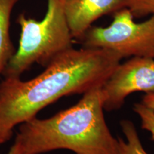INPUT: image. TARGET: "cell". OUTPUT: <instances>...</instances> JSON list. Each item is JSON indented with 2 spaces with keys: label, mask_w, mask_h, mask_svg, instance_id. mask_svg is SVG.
<instances>
[{
  "label": "cell",
  "mask_w": 154,
  "mask_h": 154,
  "mask_svg": "<svg viewBox=\"0 0 154 154\" xmlns=\"http://www.w3.org/2000/svg\"><path fill=\"white\" fill-rule=\"evenodd\" d=\"M122 59L109 49L72 47L57 56L32 79L5 77L0 84V137L8 140L15 126L36 117L62 96L101 87Z\"/></svg>",
  "instance_id": "1"
},
{
  "label": "cell",
  "mask_w": 154,
  "mask_h": 154,
  "mask_svg": "<svg viewBox=\"0 0 154 154\" xmlns=\"http://www.w3.org/2000/svg\"><path fill=\"white\" fill-rule=\"evenodd\" d=\"M126 140L118 138V154H148L144 150L134 125L129 120L120 123Z\"/></svg>",
  "instance_id": "8"
},
{
  "label": "cell",
  "mask_w": 154,
  "mask_h": 154,
  "mask_svg": "<svg viewBox=\"0 0 154 154\" xmlns=\"http://www.w3.org/2000/svg\"><path fill=\"white\" fill-rule=\"evenodd\" d=\"M103 109L113 111L120 109L131 94L154 92V59L131 57L116 67L101 86Z\"/></svg>",
  "instance_id": "5"
},
{
  "label": "cell",
  "mask_w": 154,
  "mask_h": 154,
  "mask_svg": "<svg viewBox=\"0 0 154 154\" xmlns=\"http://www.w3.org/2000/svg\"><path fill=\"white\" fill-rule=\"evenodd\" d=\"M21 0H0V74L15 53L9 34L11 13Z\"/></svg>",
  "instance_id": "7"
},
{
  "label": "cell",
  "mask_w": 154,
  "mask_h": 154,
  "mask_svg": "<svg viewBox=\"0 0 154 154\" xmlns=\"http://www.w3.org/2000/svg\"><path fill=\"white\" fill-rule=\"evenodd\" d=\"M124 7V0H63L71 33L77 40L97 19Z\"/></svg>",
  "instance_id": "6"
},
{
  "label": "cell",
  "mask_w": 154,
  "mask_h": 154,
  "mask_svg": "<svg viewBox=\"0 0 154 154\" xmlns=\"http://www.w3.org/2000/svg\"><path fill=\"white\" fill-rule=\"evenodd\" d=\"M134 18L131 11L124 7L113 14L109 26H91L78 40L83 47L109 49L123 59H154V16L140 23Z\"/></svg>",
  "instance_id": "4"
},
{
  "label": "cell",
  "mask_w": 154,
  "mask_h": 154,
  "mask_svg": "<svg viewBox=\"0 0 154 154\" xmlns=\"http://www.w3.org/2000/svg\"><path fill=\"white\" fill-rule=\"evenodd\" d=\"M134 111L139 116L141 121V128L151 133L154 140V111L142 103H135Z\"/></svg>",
  "instance_id": "10"
},
{
  "label": "cell",
  "mask_w": 154,
  "mask_h": 154,
  "mask_svg": "<svg viewBox=\"0 0 154 154\" xmlns=\"http://www.w3.org/2000/svg\"><path fill=\"white\" fill-rule=\"evenodd\" d=\"M17 22L21 28L19 47L4 70L5 78L20 77L35 63L47 66L57 56L73 47L63 0H47V10L42 20L21 13Z\"/></svg>",
  "instance_id": "3"
},
{
  "label": "cell",
  "mask_w": 154,
  "mask_h": 154,
  "mask_svg": "<svg viewBox=\"0 0 154 154\" xmlns=\"http://www.w3.org/2000/svg\"><path fill=\"white\" fill-rule=\"evenodd\" d=\"M124 4L134 17L154 16V0H124Z\"/></svg>",
  "instance_id": "9"
},
{
  "label": "cell",
  "mask_w": 154,
  "mask_h": 154,
  "mask_svg": "<svg viewBox=\"0 0 154 154\" xmlns=\"http://www.w3.org/2000/svg\"><path fill=\"white\" fill-rule=\"evenodd\" d=\"M3 143H5V141H4L2 138L0 137V145H1V144H2Z\"/></svg>",
  "instance_id": "13"
},
{
  "label": "cell",
  "mask_w": 154,
  "mask_h": 154,
  "mask_svg": "<svg viewBox=\"0 0 154 154\" xmlns=\"http://www.w3.org/2000/svg\"><path fill=\"white\" fill-rule=\"evenodd\" d=\"M142 103L154 111V92L146 94L143 96Z\"/></svg>",
  "instance_id": "11"
},
{
  "label": "cell",
  "mask_w": 154,
  "mask_h": 154,
  "mask_svg": "<svg viewBox=\"0 0 154 154\" xmlns=\"http://www.w3.org/2000/svg\"><path fill=\"white\" fill-rule=\"evenodd\" d=\"M6 154H22V152L19 144L14 142V143L11 146V149H9L8 153Z\"/></svg>",
  "instance_id": "12"
},
{
  "label": "cell",
  "mask_w": 154,
  "mask_h": 154,
  "mask_svg": "<svg viewBox=\"0 0 154 154\" xmlns=\"http://www.w3.org/2000/svg\"><path fill=\"white\" fill-rule=\"evenodd\" d=\"M101 87L84 94L76 104L51 118L36 117L22 123L15 141L22 154L67 149L76 154H118V139L103 115Z\"/></svg>",
  "instance_id": "2"
}]
</instances>
